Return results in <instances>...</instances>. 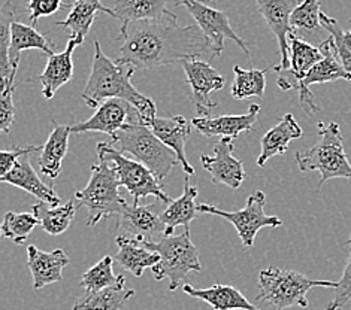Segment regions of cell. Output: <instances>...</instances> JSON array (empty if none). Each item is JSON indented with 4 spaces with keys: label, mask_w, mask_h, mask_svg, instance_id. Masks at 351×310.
Wrapping results in <instances>:
<instances>
[{
    "label": "cell",
    "mask_w": 351,
    "mask_h": 310,
    "mask_svg": "<svg viewBox=\"0 0 351 310\" xmlns=\"http://www.w3.org/2000/svg\"><path fill=\"white\" fill-rule=\"evenodd\" d=\"M121 47L117 63L136 69H156L184 60L214 55L213 45L197 26H180L177 15L166 12L157 20H142L120 27Z\"/></svg>",
    "instance_id": "1"
},
{
    "label": "cell",
    "mask_w": 351,
    "mask_h": 310,
    "mask_svg": "<svg viewBox=\"0 0 351 310\" xmlns=\"http://www.w3.org/2000/svg\"><path fill=\"white\" fill-rule=\"evenodd\" d=\"M93 45V66H91L87 86L81 94L82 100H84L88 107L97 109L105 100L123 99L135 107L139 122L152 127L153 121L157 118L156 103L149 97L141 94L133 87L132 77L136 68H133L130 64H120L111 60L104 53L99 40H95Z\"/></svg>",
    "instance_id": "2"
},
{
    "label": "cell",
    "mask_w": 351,
    "mask_h": 310,
    "mask_svg": "<svg viewBox=\"0 0 351 310\" xmlns=\"http://www.w3.org/2000/svg\"><path fill=\"white\" fill-rule=\"evenodd\" d=\"M111 145H119L120 153L135 157V160L147 166L162 183L172 167L180 163L173 151L154 135L152 127L138 120L124 124L111 138Z\"/></svg>",
    "instance_id": "3"
},
{
    "label": "cell",
    "mask_w": 351,
    "mask_h": 310,
    "mask_svg": "<svg viewBox=\"0 0 351 310\" xmlns=\"http://www.w3.org/2000/svg\"><path fill=\"white\" fill-rule=\"evenodd\" d=\"M300 172H320V182L317 190L329 179H351V164L344 149L339 125L337 122H319V142L305 153L295 154Z\"/></svg>",
    "instance_id": "4"
},
{
    "label": "cell",
    "mask_w": 351,
    "mask_h": 310,
    "mask_svg": "<svg viewBox=\"0 0 351 310\" xmlns=\"http://www.w3.org/2000/svg\"><path fill=\"white\" fill-rule=\"evenodd\" d=\"M120 179L115 167L110 163L100 162L91 166V176L87 187L75 192L80 206L88 212V227H93L104 218L117 216L119 220L128 202L120 194Z\"/></svg>",
    "instance_id": "5"
},
{
    "label": "cell",
    "mask_w": 351,
    "mask_h": 310,
    "mask_svg": "<svg viewBox=\"0 0 351 310\" xmlns=\"http://www.w3.org/2000/svg\"><path fill=\"white\" fill-rule=\"evenodd\" d=\"M314 287L335 288L337 282L314 281L302 273L269 267L258 274L257 298L272 310H286L293 306L305 309L308 307V291Z\"/></svg>",
    "instance_id": "6"
},
{
    "label": "cell",
    "mask_w": 351,
    "mask_h": 310,
    "mask_svg": "<svg viewBox=\"0 0 351 310\" xmlns=\"http://www.w3.org/2000/svg\"><path fill=\"white\" fill-rule=\"evenodd\" d=\"M147 249L160 255V261L152 267L156 281L169 279V291H175L190 273L202 272L199 249L190 239V230L178 236H165L157 243H142Z\"/></svg>",
    "instance_id": "7"
},
{
    "label": "cell",
    "mask_w": 351,
    "mask_h": 310,
    "mask_svg": "<svg viewBox=\"0 0 351 310\" xmlns=\"http://www.w3.org/2000/svg\"><path fill=\"white\" fill-rule=\"evenodd\" d=\"M97 155L100 162L114 164L121 187L129 191L135 205H139V200L147 198L148 196H153L163 203L172 202V198L165 194L163 183L156 178L147 166L123 155V153L106 142H100L97 145Z\"/></svg>",
    "instance_id": "8"
},
{
    "label": "cell",
    "mask_w": 351,
    "mask_h": 310,
    "mask_svg": "<svg viewBox=\"0 0 351 310\" xmlns=\"http://www.w3.org/2000/svg\"><path fill=\"white\" fill-rule=\"evenodd\" d=\"M266 206V194L263 191H254L248 197L247 205L244 209L235 212L221 211L213 205L202 203L197 206V212L220 216L223 220L229 221L235 227L238 236L245 249H252L254 246V239L258 230L263 227H280L282 224L278 216L267 215L265 212Z\"/></svg>",
    "instance_id": "9"
},
{
    "label": "cell",
    "mask_w": 351,
    "mask_h": 310,
    "mask_svg": "<svg viewBox=\"0 0 351 310\" xmlns=\"http://www.w3.org/2000/svg\"><path fill=\"white\" fill-rule=\"evenodd\" d=\"M175 6H184L187 12L193 16L197 26L205 33V36L210 39L213 45L214 55H220L224 49V40L229 39L235 42L237 45L250 57L247 42L237 35V31L232 29L229 16L226 12L214 10L200 2V0H173Z\"/></svg>",
    "instance_id": "10"
},
{
    "label": "cell",
    "mask_w": 351,
    "mask_h": 310,
    "mask_svg": "<svg viewBox=\"0 0 351 310\" xmlns=\"http://www.w3.org/2000/svg\"><path fill=\"white\" fill-rule=\"evenodd\" d=\"M319 48L323 54V58L306 73V77L298 87L300 105H302L304 111L308 115H314L322 111L320 106L314 102V96L309 87L314 86V83H326L338 79H346L351 82V73L347 72L344 64L341 63L333 38L329 36L326 40H322Z\"/></svg>",
    "instance_id": "11"
},
{
    "label": "cell",
    "mask_w": 351,
    "mask_h": 310,
    "mask_svg": "<svg viewBox=\"0 0 351 310\" xmlns=\"http://www.w3.org/2000/svg\"><path fill=\"white\" fill-rule=\"evenodd\" d=\"M181 64L191 88V102L196 112L200 116H211L213 109L217 107V103L211 100V93L224 87V78L210 63L200 58L184 60Z\"/></svg>",
    "instance_id": "12"
},
{
    "label": "cell",
    "mask_w": 351,
    "mask_h": 310,
    "mask_svg": "<svg viewBox=\"0 0 351 310\" xmlns=\"http://www.w3.org/2000/svg\"><path fill=\"white\" fill-rule=\"evenodd\" d=\"M302 2L304 0H256L258 12L278 40L281 63L274 68V70L278 73L290 69L289 36L295 33V30L291 29L290 18L291 14Z\"/></svg>",
    "instance_id": "13"
},
{
    "label": "cell",
    "mask_w": 351,
    "mask_h": 310,
    "mask_svg": "<svg viewBox=\"0 0 351 310\" xmlns=\"http://www.w3.org/2000/svg\"><path fill=\"white\" fill-rule=\"evenodd\" d=\"M156 205L139 206L132 203L124 207L117 220V229L141 243H157L166 236V225L162 221V214L154 212Z\"/></svg>",
    "instance_id": "14"
},
{
    "label": "cell",
    "mask_w": 351,
    "mask_h": 310,
    "mask_svg": "<svg viewBox=\"0 0 351 310\" xmlns=\"http://www.w3.org/2000/svg\"><path fill=\"white\" fill-rule=\"evenodd\" d=\"M235 144L232 139L223 138L214 146V155H200L204 169L211 175L214 183H223L232 190H238L247 175L244 164L233 157Z\"/></svg>",
    "instance_id": "15"
},
{
    "label": "cell",
    "mask_w": 351,
    "mask_h": 310,
    "mask_svg": "<svg viewBox=\"0 0 351 310\" xmlns=\"http://www.w3.org/2000/svg\"><path fill=\"white\" fill-rule=\"evenodd\" d=\"M135 120H138V114L129 102L123 99H110L105 100L88 120L71 125V130L72 133H105L112 138L124 124Z\"/></svg>",
    "instance_id": "16"
},
{
    "label": "cell",
    "mask_w": 351,
    "mask_h": 310,
    "mask_svg": "<svg viewBox=\"0 0 351 310\" xmlns=\"http://www.w3.org/2000/svg\"><path fill=\"white\" fill-rule=\"evenodd\" d=\"M261 106L250 105L247 114L242 115H220V116H199L191 121L193 127L206 138H228L235 140L242 133L252 131L257 121Z\"/></svg>",
    "instance_id": "17"
},
{
    "label": "cell",
    "mask_w": 351,
    "mask_h": 310,
    "mask_svg": "<svg viewBox=\"0 0 351 310\" xmlns=\"http://www.w3.org/2000/svg\"><path fill=\"white\" fill-rule=\"evenodd\" d=\"M290 44V69L280 72L282 73L278 78V86L281 90H293L299 87V83L306 77V73L319 63L323 54L319 47L308 44L306 40L299 38L296 33L289 36Z\"/></svg>",
    "instance_id": "18"
},
{
    "label": "cell",
    "mask_w": 351,
    "mask_h": 310,
    "mask_svg": "<svg viewBox=\"0 0 351 310\" xmlns=\"http://www.w3.org/2000/svg\"><path fill=\"white\" fill-rule=\"evenodd\" d=\"M69 263L71 258L63 249L45 253L35 245L27 246V267L32 273L35 289H43L48 285L62 282L63 269Z\"/></svg>",
    "instance_id": "19"
},
{
    "label": "cell",
    "mask_w": 351,
    "mask_h": 310,
    "mask_svg": "<svg viewBox=\"0 0 351 310\" xmlns=\"http://www.w3.org/2000/svg\"><path fill=\"white\" fill-rule=\"evenodd\" d=\"M190 121L182 115L169 116V118H156L152 124V130L154 135L160 139L163 144L171 148L186 175H195V169L187 160L186 144L191 135Z\"/></svg>",
    "instance_id": "20"
},
{
    "label": "cell",
    "mask_w": 351,
    "mask_h": 310,
    "mask_svg": "<svg viewBox=\"0 0 351 310\" xmlns=\"http://www.w3.org/2000/svg\"><path fill=\"white\" fill-rule=\"evenodd\" d=\"M30 155L33 154L21 155L19 158V162L12 167V170L2 176L0 181L27 191L29 194L35 196L40 202L51 206H58L62 203L60 197L54 192V187H48L47 183L39 178L30 163Z\"/></svg>",
    "instance_id": "21"
},
{
    "label": "cell",
    "mask_w": 351,
    "mask_h": 310,
    "mask_svg": "<svg viewBox=\"0 0 351 310\" xmlns=\"http://www.w3.org/2000/svg\"><path fill=\"white\" fill-rule=\"evenodd\" d=\"M97 12L108 14L115 18V12L104 6L102 0H73L66 20L54 24L64 30H69L71 39H75L81 45L84 44L91 26L95 24Z\"/></svg>",
    "instance_id": "22"
},
{
    "label": "cell",
    "mask_w": 351,
    "mask_h": 310,
    "mask_svg": "<svg viewBox=\"0 0 351 310\" xmlns=\"http://www.w3.org/2000/svg\"><path fill=\"white\" fill-rule=\"evenodd\" d=\"M77 47H80L78 42L69 38L68 47H66L64 51L48 55L45 69L38 77V81H40V83H43V94L47 100L53 99L54 94L57 93V90L72 79V75H73L72 55Z\"/></svg>",
    "instance_id": "23"
},
{
    "label": "cell",
    "mask_w": 351,
    "mask_h": 310,
    "mask_svg": "<svg viewBox=\"0 0 351 310\" xmlns=\"http://www.w3.org/2000/svg\"><path fill=\"white\" fill-rule=\"evenodd\" d=\"M182 291L190 297L204 300L214 310H261L245 298L233 285L217 283L210 288H195L191 285H182Z\"/></svg>",
    "instance_id": "24"
},
{
    "label": "cell",
    "mask_w": 351,
    "mask_h": 310,
    "mask_svg": "<svg viewBox=\"0 0 351 310\" xmlns=\"http://www.w3.org/2000/svg\"><path fill=\"white\" fill-rule=\"evenodd\" d=\"M54 129L49 135L43 151L39 153V170L45 179L54 182L62 173L63 158L68 154L69 136L72 135L71 125H58L56 122Z\"/></svg>",
    "instance_id": "25"
},
{
    "label": "cell",
    "mask_w": 351,
    "mask_h": 310,
    "mask_svg": "<svg viewBox=\"0 0 351 310\" xmlns=\"http://www.w3.org/2000/svg\"><path fill=\"white\" fill-rule=\"evenodd\" d=\"M302 136L304 131L296 122L295 116L291 114H286L280 120V122L274 125L271 130H267L266 135L262 138V151L257 158V166L263 167L269 158L280 154H286L290 142Z\"/></svg>",
    "instance_id": "26"
},
{
    "label": "cell",
    "mask_w": 351,
    "mask_h": 310,
    "mask_svg": "<svg viewBox=\"0 0 351 310\" xmlns=\"http://www.w3.org/2000/svg\"><path fill=\"white\" fill-rule=\"evenodd\" d=\"M54 48L56 45L53 42L33 26L19 21L12 23L10 45V62L12 73L19 70L23 51H27V49H39V51L45 53L47 55H53L56 54Z\"/></svg>",
    "instance_id": "27"
},
{
    "label": "cell",
    "mask_w": 351,
    "mask_h": 310,
    "mask_svg": "<svg viewBox=\"0 0 351 310\" xmlns=\"http://www.w3.org/2000/svg\"><path fill=\"white\" fill-rule=\"evenodd\" d=\"M197 187L190 185V175H186V178H184L182 196L177 200H172L169 206L160 215L163 224L166 225V236H172L173 230L180 227V225L186 230H190V224L197 214Z\"/></svg>",
    "instance_id": "28"
},
{
    "label": "cell",
    "mask_w": 351,
    "mask_h": 310,
    "mask_svg": "<svg viewBox=\"0 0 351 310\" xmlns=\"http://www.w3.org/2000/svg\"><path fill=\"white\" fill-rule=\"evenodd\" d=\"M117 246H119V253L115 255V261L119 263L124 270L130 272L136 278H141L145 269H152L160 261V255L154 250L147 249L141 242L136 239H132L129 236H123L120 234L115 239Z\"/></svg>",
    "instance_id": "29"
},
{
    "label": "cell",
    "mask_w": 351,
    "mask_h": 310,
    "mask_svg": "<svg viewBox=\"0 0 351 310\" xmlns=\"http://www.w3.org/2000/svg\"><path fill=\"white\" fill-rule=\"evenodd\" d=\"M168 0H114L112 11L115 20L120 21V27L142 20H157L163 16Z\"/></svg>",
    "instance_id": "30"
},
{
    "label": "cell",
    "mask_w": 351,
    "mask_h": 310,
    "mask_svg": "<svg viewBox=\"0 0 351 310\" xmlns=\"http://www.w3.org/2000/svg\"><path fill=\"white\" fill-rule=\"evenodd\" d=\"M75 203L69 200L68 203L51 206L48 203H36L32 206V211L40 222V227L51 236H60L71 227L75 218Z\"/></svg>",
    "instance_id": "31"
},
{
    "label": "cell",
    "mask_w": 351,
    "mask_h": 310,
    "mask_svg": "<svg viewBox=\"0 0 351 310\" xmlns=\"http://www.w3.org/2000/svg\"><path fill=\"white\" fill-rule=\"evenodd\" d=\"M121 283L99 292H86L77 300L72 310H124L130 297L135 296V291L126 289Z\"/></svg>",
    "instance_id": "32"
},
{
    "label": "cell",
    "mask_w": 351,
    "mask_h": 310,
    "mask_svg": "<svg viewBox=\"0 0 351 310\" xmlns=\"http://www.w3.org/2000/svg\"><path fill=\"white\" fill-rule=\"evenodd\" d=\"M121 283H126V278L123 274L114 273V259L106 255L84 273L80 287L84 288L86 292H99L119 287Z\"/></svg>",
    "instance_id": "33"
},
{
    "label": "cell",
    "mask_w": 351,
    "mask_h": 310,
    "mask_svg": "<svg viewBox=\"0 0 351 310\" xmlns=\"http://www.w3.org/2000/svg\"><path fill=\"white\" fill-rule=\"evenodd\" d=\"M19 16V8L12 2H6L0 12V79L2 86L5 82L15 81L16 73H12L10 62V45H11V26Z\"/></svg>",
    "instance_id": "34"
},
{
    "label": "cell",
    "mask_w": 351,
    "mask_h": 310,
    "mask_svg": "<svg viewBox=\"0 0 351 310\" xmlns=\"http://www.w3.org/2000/svg\"><path fill=\"white\" fill-rule=\"evenodd\" d=\"M235 79L232 86V97L235 100H245L250 97H263L266 90V70L242 69L241 66L233 68Z\"/></svg>",
    "instance_id": "35"
},
{
    "label": "cell",
    "mask_w": 351,
    "mask_h": 310,
    "mask_svg": "<svg viewBox=\"0 0 351 310\" xmlns=\"http://www.w3.org/2000/svg\"><path fill=\"white\" fill-rule=\"evenodd\" d=\"M38 225H40V222L35 214L6 212L0 231L3 239H11L16 245H23Z\"/></svg>",
    "instance_id": "36"
},
{
    "label": "cell",
    "mask_w": 351,
    "mask_h": 310,
    "mask_svg": "<svg viewBox=\"0 0 351 310\" xmlns=\"http://www.w3.org/2000/svg\"><path fill=\"white\" fill-rule=\"evenodd\" d=\"M320 23L322 27L330 33L337 47V53L339 55L341 63L344 64L347 72L351 73V30L346 31L339 26V23L332 18V16L326 15L324 12L320 14Z\"/></svg>",
    "instance_id": "37"
},
{
    "label": "cell",
    "mask_w": 351,
    "mask_h": 310,
    "mask_svg": "<svg viewBox=\"0 0 351 310\" xmlns=\"http://www.w3.org/2000/svg\"><path fill=\"white\" fill-rule=\"evenodd\" d=\"M322 8L319 0H304L291 14L290 24L291 29L305 30V31H319L322 27L320 23Z\"/></svg>",
    "instance_id": "38"
},
{
    "label": "cell",
    "mask_w": 351,
    "mask_h": 310,
    "mask_svg": "<svg viewBox=\"0 0 351 310\" xmlns=\"http://www.w3.org/2000/svg\"><path fill=\"white\" fill-rule=\"evenodd\" d=\"M348 246H350L348 261L344 269V273H342V278L337 282L335 296H333L332 301L329 303L328 310H339L351 300V236L348 239Z\"/></svg>",
    "instance_id": "39"
},
{
    "label": "cell",
    "mask_w": 351,
    "mask_h": 310,
    "mask_svg": "<svg viewBox=\"0 0 351 310\" xmlns=\"http://www.w3.org/2000/svg\"><path fill=\"white\" fill-rule=\"evenodd\" d=\"M16 83L6 82L2 86V96H0V129L10 133L14 125L15 107H14V91Z\"/></svg>",
    "instance_id": "40"
},
{
    "label": "cell",
    "mask_w": 351,
    "mask_h": 310,
    "mask_svg": "<svg viewBox=\"0 0 351 310\" xmlns=\"http://www.w3.org/2000/svg\"><path fill=\"white\" fill-rule=\"evenodd\" d=\"M43 151L40 145H26V146H16L11 151H0V178L5 176L8 172L12 170L15 163L19 158L24 154H36Z\"/></svg>",
    "instance_id": "41"
},
{
    "label": "cell",
    "mask_w": 351,
    "mask_h": 310,
    "mask_svg": "<svg viewBox=\"0 0 351 310\" xmlns=\"http://www.w3.org/2000/svg\"><path fill=\"white\" fill-rule=\"evenodd\" d=\"M63 0H29L27 10L30 12V24H35L40 16H48L60 10Z\"/></svg>",
    "instance_id": "42"
},
{
    "label": "cell",
    "mask_w": 351,
    "mask_h": 310,
    "mask_svg": "<svg viewBox=\"0 0 351 310\" xmlns=\"http://www.w3.org/2000/svg\"><path fill=\"white\" fill-rule=\"evenodd\" d=\"M211 2H213V0H211Z\"/></svg>",
    "instance_id": "43"
}]
</instances>
